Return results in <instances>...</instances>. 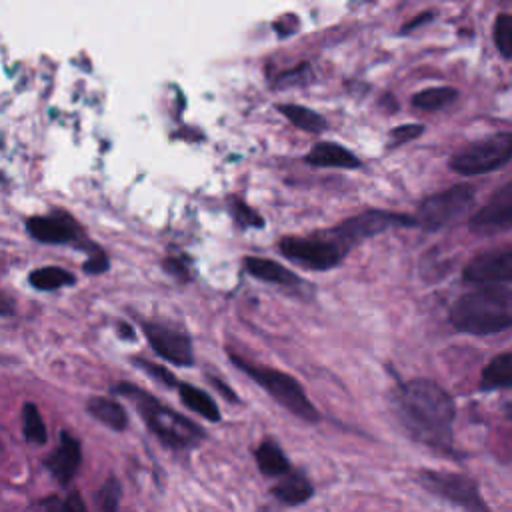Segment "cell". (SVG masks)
I'll use <instances>...</instances> for the list:
<instances>
[{"instance_id": "obj_38", "label": "cell", "mask_w": 512, "mask_h": 512, "mask_svg": "<svg viewBox=\"0 0 512 512\" xmlns=\"http://www.w3.org/2000/svg\"><path fill=\"white\" fill-rule=\"evenodd\" d=\"M118 332H120L122 338H126V340H132V338H134V330H132L128 324H124V322L118 324Z\"/></svg>"}, {"instance_id": "obj_30", "label": "cell", "mask_w": 512, "mask_h": 512, "mask_svg": "<svg viewBox=\"0 0 512 512\" xmlns=\"http://www.w3.org/2000/svg\"><path fill=\"white\" fill-rule=\"evenodd\" d=\"M424 134V124H400L388 132V148L402 146Z\"/></svg>"}, {"instance_id": "obj_9", "label": "cell", "mask_w": 512, "mask_h": 512, "mask_svg": "<svg viewBox=\"0 0 512 512\" xmlns=\"http://www.w3.org/2000/svg\"><path fill=\"white\" fill-rule=\"evenodd\" d=\"M278 250L294 264L308 270H330L342 262L346 252L326 234L320 232L308 238L286 236L278 242Z\"/></svg>"}, {"instance_id": "obj_41", "label": "cell", "mask_w": 512, "mask_h": 512, "mask_svg": "<svg viewBox=\"0 0 512 512\" xmlns=\"http://www.w3.org/2000/svg\"><path fill=\"white\" fill-rule=\"evenodd\" d=\"M2 178H4V176H2V172H0V180H2Z\"/></svg>"}, {"instance_id": "obj_5", "label": "cell", "mask_w": 512, "mask_h": 512, "mask_svg": "<svg viewBox=\"0 0 512 512\" xmlns=\"http://www.w3.org/2000/svg\"><path fill=\"white\" fill-rule=\"evenodd\" d=\"M512 160V132H496L460 148L450 158V168L462 176L492 172Z\"/></svg>"}, {"instance_id": "obj_39", "label": "cell", "mask_w": 512, "mask_h": 512, "mask_svg": "<svg viewBox=\"0 0 512 512\" xmlns=\"http://www.w3.org/2000/svg\"><path fill=\"white\" fill-rule=\"evenodd\" d=\"M502 410H504V416H506L508 420H512V400H510V402H506Z\"/></svg>"}, {"instance_id": "obj_19", "label": "cell", "mask_w": 512, "mask_h": 512, "mask_svg": "<svg viewBox=\"0 0 512 512\" xmlns=\"http://www.w3.org/2000/svg\"><path fill=\"white\" fill-rule=\"evenodd\" d=\"M86 410H88L98 422H102L104 426H108V428H112V430H116V432H120V430H124V428L128 426L126 410H124L118 402H114V400H110V398L92 396V398L88 400V404H86Z\"/></svg>"}, {"instance_id": "obj_31", "label": "cell", "mask_w": 512, "mask_h": 512, "mask_svg": "<svg viewBox=\"0 0 512 512\" xmlns=\"http://www.w3.org/2000/svg\"><path fill=\"white\" fill-rule=\"evenodd\" d=\"M136 366H140L148 376H152L154 380H158L160 384H164V386H168V388H178V380H176V376H174V372H170L168 368H164V366H158V364H152V362H148V360H144V358H134L132 360Z\"/></svg>"}, {"instance_id": "obj_22", "label": "cell", "mask_w": 512, "mask_h": 512, "mask_svg": "<svg viewBox=\"0 0 512 512\" xmlns=\"http://www.w3.org/2000/svg\"><path fill=\"white\" fill-rule=\"evenodd\" d=\"M278 112H282L296 128L312 132V134H320L326 130L328 122L322 114L300 106V104H278Z\"/></svg>"}, {"instance_id": "obj_32", "label": "cell", "mask_w": 512, "mask_h": 512, "mask_svg": "<svg viewBox=\"0 0 512 512\" xmlns=\"http://www.w3.org/2000/svg\"><path fill=\"white\" fill-rule=\"evenodd\" d=\"M312 78V70H310V64L308 62H302L298 64L296 68L288 70V72H282L278 76V86L286 88V86H298V84H304Z\"/></svg>"}, {"instance_id": "obj_28", "label": "cell", "mask_w": 512, "mask_h": 512, "mask_svg": "<svg viewBox=\"0 0 512 512\" xmlns=\"http://www.w3.org/2000/svg\"><path fill=\"white\" fill-rule=\"evenodd\" d=\"M230 210H232L236 224L242 228H262L264 226V218L254 208H250L246 202H242L240 198L230 200Z\"/></svg>"}, {"instance_id": "obj_20", "label": "cell", "mask_w": 512, "mask_h": 512, "mask_svg": "<svg viewBox=\"0 0 512 512\" xmlns=\"http://www.w3.org/2000/svg\"><path fill=\"white\" fill-rule=\"evenodd\" d=\"M178 394H180V400L186 408H190L192 412L200 414L202 418L210 420V422H218L220 420V410L216 406V402L200 388L192 386V384H186V382H180L178 384Z\"/></svg>"}, {"instance_id": "obj_3", "label": "cell", "mask_w": 512, "mask_h": 512, "mask_svg": "<svg viewBox=\"0 0 512 512\" xmlns=\"http://www.w3.org/2000/svg\"><path fill=\"white\" fill-rule=\"evenodd\" d=\"M112 390L116 394H122L132 400V404L140 410L150 432H154L164 444H168L172 448H188V446H194L204 436L202 428L196 426L192 420H188L186 416L178 414L176 410L160 404L154 396L136 388L134 384L122 382V384L114 386Z\"/></svg>"}, {"instance_id": "obj_27", "label": "cell", "mask_w": 512, "mask_h": 512, "mask_svg": "<svg viewBox=\"0 0 512 512\" xmlns=\"http://www.w3.org/2000/svg\"><path fill=\"white\" fill-rule=\"evenodd\" d=\"M40 512H86L84 500L76 490H70L64 496H50L38 504Z\"/></svg>"}, {"instance_id": "obj_25", "label": "cell", "mask_w": 512, "mask_h": 512, "mask_svg": "<svg viewBox=\"0 0 512 512\" xmlns=\"http://www.w3.org/2000/svg\"><path fill=\"white\" fill-rule=\"evenodd\" d=\"M22 432H24L26 440L32 444H44L48 440L46 424L40 416V410L32 402H26L22 406Z\"/></svg>"}, {"instance_id": "obj_4", "label": "cell", "mask_w": 512, "mask_h": 512, "mask_svg": "<svg viewBox=\"0 0 512 512\" xmlns=\"http://www.w3.org/2000/svg\"><path fill=\"white\" fill-rule=\"evenodd\" d=\"M228 356L244 374H248L252 380H256L258 386H262L278 404H282L294 416H298L306 422H318L320 420V414H318L316 406L308 400L304 388L300 386V382L296 378H292L286 372L268 368V366H256L252 362H246V360L238 358L232 352Z\"/></svg>"}, {"instance_id": "obj_24", "label": "cell", "mask_w": 512, "mask_h": 512, "mask_svg": "<svg viewBox=\"0 0 512 512\" xmlns=\"http://www.w3.org/2000/svg\"><path fill=\"white\" fill-rule=\"evenodd\" d=\"M28 282L36 288V290H56L68 284L76 282V276L60 266H44V268H36L30 272Z\"/></svg>"}, {"instance_id": "obj_26", "label": "cell", "mask_w": 512, "mask_h": 512, "mask_svg": "<svg viewBox=\"0 0 512 512\" xmlns=\"http://www.w3.org/2000/svg\"><path fill=\"white\" fill-rule=\"evenodd\" d=\"M492 38L498 54L506 60L512 58V14L502 12L492 24Z\"/></svg>"}, {"instance_id": "obj_6", "label": "cell", "mask_w": 512, "mask_h": 512, "mask_svg": "<svg viewBox=\"0 0 512 512\" xmlns=\"http://www.w3.org/2000/svg\"><path fill=\"white\" fill-rule=\"evenodd\" d=\"M474 196L476 188L472 184H454L430 194L416 208V224L426 232L442 230L464 216V212L474 204Z\"/></svg>"}, {"instance_id": "obj_11", "label": "cell", "mask_w": 512, "mask_h": 512, "mask_svg": "<svg viewBox=\"0 0 512 512\" xmlns=\"http://www.w3.org/2000/svg\"><path fill=\"white\" fill-rule=\"evenodd\" d=\"M476 234H496L512 228V180L494 190L482 208H478L468 222Z\"/></svg>"}, {"instance_id": "obj_29", "label": "cell", "mask_w": 512, "mask_h": 512, "mask_svg": "<svg viewBox=\"0 0 512 512\" xmlns=\"http://www.w3.org/2000/svg\"><path fill=\"white\" fill-rule=\"evenodd\" d=\"M118 500H120V484L114 478H110L108 482L102 484V488L96 494L98 510L100 512H116Z\"/></svg>"}, {"instance_id": "obj_16", "label": "cell", "mask_w": 512, "mask_h": 512, "mask_svg": "<svg viewBox=\"0 0 512 512\" xmlns=\"http://www.w3.org/2000/svg\"><path fill=\"white\" fill-rule=\"evenodd\" d=\"M244 270L264 282H272V284H282V286H294L300 284V278L290 272L286 266L268 260V258H258V256H246L244 258Z\"/></svg>"}, {"instance_id": "obj_1", "label": "cell", "mask_w": 512, "mask_h": 512, "mask_svg": "<svg viewBox=\"0 0 512 512\" xmlns=\"http://www.w3.org/2000/svg\"><path fill=\"white\" fill-rule=\"evenodd\" d=\"M394 410L414 440L440 450L450 448L456 406L440 384L428 378L400 384L394 392Z\"/></svg>"}, {"instance_id": "obj_17", "label": "cell", "mask_w": 512, "mask_h": 512, "mask_svg": "<svg viewBox=\"0 0 512 512\" xmlns=\"http://www.w3.org/2000/svg\"><path fill=\"white\" fill-rule=\"evenodd\" d=\"M482 390L512 388V350L494 356L480 374Z\"/></svg>"}, {"instance_id": "obj_34", "label": "cell", "mask_w": 512, "mask_h": 512, "mask_svg": "<svg viewBox=\"0 0 512 512\" xmlns=\"http://www.w3.org/2000/svg\"><path fill=\"white\" fill-rule=\"evenodd\" d=\"M82 270L86 274H102L108 270V256L106 252L102 250H96L84 264H82Z\"/></svg>"}, {"instance_id": "obj_10", "label": "cell", "mask_w": 512, "mask_h": 512, "mask_svg": "<svg viewBox=\"0 0 512 512\" xmlns=\"http://www.w3.org/2000/svg\"><path fill=\"white\" fill-rule=\"evenodd\" d=\"M462 280L474 286H502L512 282V246L490 248L472 256L462 268Z\"/></svg>"}, {"instance_id": "obj_13", "label": "cell", "mask_w": 512, "mask_h": 512, "mask_svg": "<svg viewBox=\"0 0 512 512\" xmlns=\"http://www.w3.org/2000/svg\"><path fill=\"white\" fill-rule=\"evenodd\" d=\"M26 230L34 240L44 244H68L80 238L78 222L64 210H54L46 216H30Z\"/></svg>"}, {"instance_id": "obj_2", "label": "cell", "mask_w": 512, "mask_h": 512, "mask_svg": "<svg viewBox=\"0 0 512 512\" xmlns=\"http://www.w3.org/2000/svg\"><path fill=\"white\" fill-rule=\"evenodd\" d=\"M454 330L488 336L512 328V288L482 286L464 292L448 312Z\"/></svg>"}, {"instance_id": "obj_37", "label": "cell", "mask_w": 512, "mask_h": 512, "mask_svg": "<svg viewBox=\"0 0 512 512\" xmlns=\"http://www.w3.org/2000/svg\"><path fill=\"white\" fill-rule=\"evenodd\" d=\"M12 314H14V300L8 294L0 292V316H12Z\"/></svg>"}, {"instance_id": "obj_14", "label": "cell", "mask_w": 512, "mask_h": 512, "mask_svg": "<svg viewBox=\"0 0 512 512\" xmlns=\"http://www.w3.org/2000/svg\"><path fill=\"white\" fill-rule=\"evenodd\" d=\"M80 460H82L80 442L68 432H62L58 448L46 458V468L52 472V476L60 484H68L76 476Z\"/></svg>"}, {"instance_id": "obj_36", "label": "cell", "mask_w": 512, "mask_h": 512, "mask_svg": "<svg viewBox=\"0 0 512 512\" xmlns=\"http://www.w3.org/2000/svg\"><path fill=\"white\" fill-rule=\"evenodd\" d=\"M208 380H210V382L214 384V388H218V390H220V392H222V394H224V396H226L230 402H238V396L234 394V390H230V388H228V386H226V384H224L220 378L208 376Z\"/></svg>"}, {"instance_id": "obj_40", "label": "cell", "mask_w": 512, "mask_h": 512, "mask_svg": "<svg viewBox=\"0 0 512 512\" xmlns=\"http://www.w3.org/2000/svg\"><path fill=\"white\" fill-rule=\"evenodd\" d=\"M2 452H4V448H2V442H0V456H2Z\"/></svg>"}, {"instance_id": "obj_18", "label": "cell", "mask_w": 512, "mask_h": 512, "mask_svg": "<svg viewBox=\"0 0 512 512\" xmlns=\"http://www.w3.org/2000/svg\"><path fill=\"white\" fill-rule=\"evenodd\" d=\"M314 488L310 484V480L306 478V474L302 472H288L280 478V482L272 488V494L284 502V504H302L312 496Z\"/></svg>"}, {"instance_id": "obj_23", "label": "cell", "mask_w": 512, "mask_h": 512, "mask_svg": "<svg viewBox=\"0 0 512 512\" xmlns=\"http://www.w3.org/2000/svg\"><path fill=\"white\" fill-rule=\"evenodd\" d=\"M458 98V90L452 86H432L412 96V106L426 112H436L450 106Z\"/></svg>"}, {"instance_id": "obj_33", "label": "cell", "mask_w": 512, "mask_h": 512, "mask_svg": "<svg viewBox=\"0 0 512 512\" xmlns=\"http://www.w3.org/2000/svg\"><path fill=\"white\" fill-rule=\"evenodd\" d=\"M162 266H164V270H166L168 274H172V276H174V278H178L180 282L190 280V268L186 266L184 258L166 256V258H164V262H162Z\"/></svg>"}, {"instance_id": "obj_7", "label": "cell", "mask_w": 512, "mask_h": 512, "mask_svg": "<svg viewBox=\"0 0 512 512\" xmlns=\"http://www.w3.org/2000/svg\"><path fill=\"white\" fill-rule=\"evenodd\" d=\"M394 226H418L414 216L408 214H398V212H384L378 208H368L352 218H346L344 222H340L338 226L326 230V234L348 254V250H352L356 244H360L366 238H372L388 228Z\"/></svg>"}, {"instance_id": "obj_35", "label": "cell", "mask_w": 512, "mask_h": 512, "mask_svg": "<svg viewBox=\"0 0 512 512\" xmlns=\"http://www.w3.org/2000/svg\"><path fill=\"white\" fill-rule=\"evenodd\" d=\"M434 12L432 10H424V12H420V14H416L412 20H408L402 28H400V34H408L410 30H414V28H420L422 24H428V22H432L434 20Z\"/></svg>"}, {"instance_id": "obj_12", "label": "cell", "mask_w": 512, "mask_h": 512, "mask_svg": "<svg viewBox=\"0 0 512 512\" xmlns=\"http://www.w3.org/2000/svg\"><path fill=\"white\" fill-rule=\"evenodd\" d=\"M142 330L158 356H162L164 360H168L170 364H176V366L192 364L194 352H192V342L186 332L166 326V324H156V322H146L142 326Z\"/></svg>"}, {"instance_id": "obj_15", "label": "cell", "mask_w": 512, "mask_h": 512, "mask_svg": "<svg viewBox=\"0 0 512 512\" xmlns=\"http://www.w3.org/2000/svg\"><path fill=\"white\" fill-rule=\"evenodd\" d=\"M304 160L310 166L318 168H344L354 170L362 166V160L348 148L336 142H318L310 148V152L304 156Z\"/></svg>"}, {"instance_id": "obj_8", "label": "cell", "mask_w": 512, "mask_h": 512, "mask_svg": "<svg viewBox=\"0 0 512 512\" xmlns=\"http://www.w3.org/2000/svg\"><path fill=\"white\" fill-rule=\"evenodd\" d=\"M418 482L426 492L448 500L466 512H490L476 480L466 474L424 468L418 472Z\"/></svg>"}, {"instance_id": "obj_21", "label": "cell", "mask_w": 512, "mask_h": 512, "mask_svg": "<svg viewBox=\"0 0 512 512\" xmlns=\"http://www.w3.org/2000/svg\"><path fill=\"white\" fill-rule=\"evenodd\" d=\"M256 464H258L260 472L266 474V476H284V474L290 472L288 458L284 456L282 448L272 440H264L258 446Z\"/></svg>"}]
</instances>
